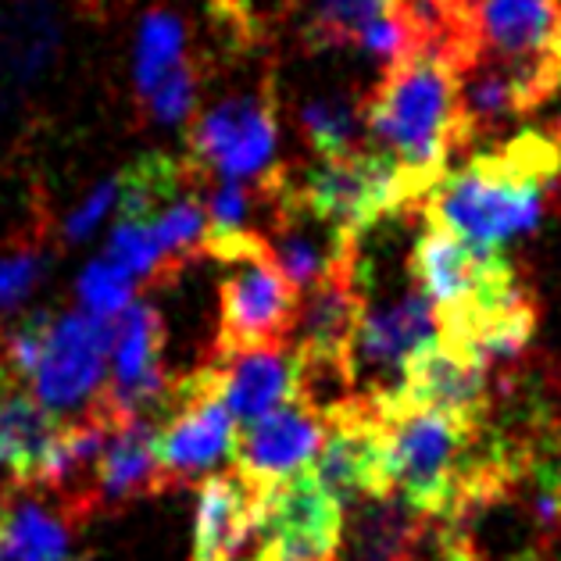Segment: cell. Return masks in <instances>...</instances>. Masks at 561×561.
Returning a JSON list of instances; mask_svg holds the SVG:
<instances>
[{
  "label": "cell",
  "instance_id": "obj_1",
  "mask_svg": "<svg viewBox=\"0 0 561 561\" xmlns=\"http://www.w3.org/2000/svg\"><path fill=\"white\" fill-rule=\"evenodd\" d=\"M561 186V122L554 129L518 133L490 154L444 172L430 190L426 222L455 232L472 248L501 251L512 237L537 229Z\"/></svg>",
  "mask_w": 561,
  "mask_h": 561
},
{
  "label": "cell",
  "instance_id": "obj_2",
  "mask_svg": "<svg viewBox=\"0 0 561 561\" xmlns=\"http://www.w3.org/2000/svg\"><path fill=\"white\" fill-rule=\"evenodd\" d=\"M362 115L365 133L401 169L419 201L447 172L450 154L465 150L455 68L433 54H408L387 65L362 101Z\"/></svg>",
  "mask_w": 561,
  "mask_h": 561
},
{
  "label": "cell",
  "instance_id": "obj_3",
  "mask_svg": "<svg viewBox=\"0 0 561 561\" xmlns=\"http://www.w3.org/2000/svg\"><path fill=\"white\" fill-rule=\"evenodd\" d=\"M382 419L393 490L412 508L436 518L483 455L490 422H461L433 408H401Z\"/></svg>",
  "mask_w": 561,
  "mask_h": 561
},
{
  "label": "cell",
  "instance_id": "obj_4",
  "mask_svg": "<svg viewBox=\"0 0 561 561\" xmlns=\"http://www.w3.org/2000/svg\"><path fill=\"white\" fill-rule=\"evenodd\" d=\"M279 180L308 208L333 218L336 226H344L354 237H362V232L376 229L379 222L404 215L412 204H419L401 169L373 147L340 158H314L305 169L279 165Z\"/></svg>",
  "mask_w": 561,
  "mask_h": 561
},
{
  "label": "cell",
  "instance_id": "obj_5",
  "mask_svg": "<svg viewBox=\"0 0 561 561\" xmlns=\"http://www.w3.org/2000/svg\"><path fill=\"white\" fill-rule=\"evenodd\" d=\"M279 118L272 93H240L201 112L190 126V169L211 180L265 183L279 169Z\"/></svg>",
  "mask_w": 561,
  "mask_h": 561
},
{
  "label": "cell",
  "instance_id": "obj_6",
  "mask_svg": "<svg viewBox=\"0 0 561 561\" xmlns=\"http://www.w3.org/2000/svg\"><path fill=\"white\" fill-rule=\"evenodd\" d=\"M161 419L165 426L154 436V450L165 486L208 476L232 455L237 419L229 415L222 390H218L215 358L172 382Z\"/></svg>",
  "mask_w": 561,
  "mask_h": 561
},
{
  "label": "cell",
  "instance_id": "obj_7",
  "mask_svg": "<svg viewBox=\"0 0 561 561\" xmlns=\"http://www.w3.org/2000/svg\"><path fill=\"white\" fill-rule=\"evenodd\" d=\"M107 344H112L107 319L83 308L54 314L39 362L30 373V393L58 419L90 412L107 379Z\"/></svg>",
  "mask_w": 561,
  "mask_h": 561
},
{
  "label": "cell",
  "instance_id": "obj_8",
  "mask_svg": "<svg viewBox=\"0 0 561 561\" xmlns=\"http://www.w3.org/2000/svg\"><path fill=\"white\" fill-rule=\"evenodd\" d=\"M218 300V354L262 344H286L297 311V290L272 262L265 243L237 254Z\"/></svg>",
  "mask_w": 561,
  "mask_h": 561
},
{
  "label": "cell",
  "instance_id": "obj_9",
  "mask_svg": "<svg viewBox=\"0 0 561 561\" xmlns=\"http://www.w3.org/2000/svg\"><path fill=\"white\" fill-rule=\"evenodd\" d=\"M344 508L330 497L311 469L297 472L262 494L257 551L251 561H336Z\"/></svg>",
  "mask_w": 561,
  "mask_h": 561
},
{
  "label": "cell",
  "instance_id": "obj_10",
  "mask_svg": "<svg viewBox=\"0 0 561 561\" xmlns=\"http://www.w3.org/2000/svg\"><path fill=\"white\" fill-rule=\"evenodd\" d=\"M311 476L330 490V497L347 508L354 501L390 494V450L387 419L365 401L325 419V436L311 461Z\"/></svg>",
  "mask_w": 561,
  "mask_h": 561
},
{
  "label": "cell",
  "instance_id": "obj_11",
  "mask_svg": "<svg viewBox=\"0 0 561 561\" xmlns=\"http://www.w3.org/2000/svg\"><path fill=\"white\" fill-rule=\"evenodd\" d=\"M490 390L494 387H490V373L483 365L436 340L404 365L401 387L379 415L401 412V408H433V412L455 415L461 422H490L494 419Z\"/></svg>",
  "mask_w": 561,
  "mask_h": 561
},
{
  "label": "cell",
  "instance_id": "obj_12",
  "mask_svg": "<svg viewBox=\"0 0 561 561\" xmlns=\"http://www.w3.org/2000/svg\"><path fill=\"white\" fill-rule=\"evenodd\" d=\"M476 54L561 68V0H461Z\"/></svg>",
  "mask_w": 561,
  "mask_h": 561
},
{
  "label": "cell",
  "instance_id": "obj_13",
  "mask_svg": "<svg viewBox=\"0 0 561 561\" xmlns=\"http://www.w3.org/2000/svg\"><path fill=\"white\" fill-rule=\"evenodd\" d=\"M325 422L300 401H286L276 412L248 422V430L232 440V469L257 490H268L297 472L311 469Z\"/></svg>",
  "mask_w": 561,
  "mask_h": 561
},
{
  "label": "cell",
  "instance_id": "obj_14",
  "mask_svg": "<svg viewBox=\"0 0 561 561\" xmlns=\"http://www.w3.org/2000/svg\"><path fill=\"white\" fill-rule=\"evenodd\" d=\"M362 314H365V283L351 257L344 268H336L333 276L308 286L305 297H297L294 325L286 344L305 354L347 358L351 340L362 325Z\"/></svg>",
  "mask_w": 561,
  "mask_h": 561
},
{
  "label": "cell",
  "instance_id": "obj_15",
  "mask_svg": "<svg viewBox=\"0 0 561 561\" xmlns=\"http://www.w3.org/2000/svg\"><path fill=\"white\" fill-rule=\"evenodd\" d=\"M61 430L65 419L50 415L19 379L0 373V472L11 486L44 483Z\"/></svg>",
  "mask_w": 561,
  "mask_h": 561
},
{
  "label": "cell",
  "instance_id": "obj_16",
  "mask_svg": "<svg viewBox=\"0 0 561 561\" xmlns=\"http://www.w3.org/2000/svg\"><path fill=\"white\" fill-rule=\"evenodd\" d=\"M218 390L237 422H254L279 404L297 401V351L290 344H262L215 354Z\"/></svg>",
  "mask_w": 561,
  "mask_h": 561
},
{
  "label": "cell",
  "instance_id": "obj_17",
  "mask_svg": "<svg viewBox=\"0 0 561 561\" xmlns=\"http://www.w3.org/2000/svg\"><path fill=\"white\" fill-rule=\"evenodd\" d=\"M340 526L336 561H415L422 551L430 515L412 508L397 490L347 504Z\"/></svg>",
  "mask_w": 561,
  "mask_h": 561
},
{
  "label": "cell",
  "instance_id": "obj_18",
  "mask_svg": "<svg viewBox=\"0 0 561 561\" xmlns=\"http://www.w3.org/2000/svg\"><path fill=\"white\" fill-rule=\"evenodd\" d=\"M262 494L237 469L204 476L197 490L194 558L190 561H237L262 518Z\"/></svg>",
  "mask_w": 561,
  "mask_h": 561
},
{
  "label": "cell",
  "instance_id": "obj_19",
  "mask_svg": "<svg viewBox=\"0 0 561 561\" xmlns=\"http://www.w3.org/2000/svg\"><path fill=\"white\" fill-rule=\"evenodd\" d=\"M158 426L150 419H126L112 422L107 440L101 447L98 469H93V497L98 501H129L158 494L165 486L158 450H154Z\"/></svg>",
  "mask_w": 561,
  "mask_h": 561
},
{
  "label": "cell",
  "instance_id": "obj_20",
  "mask_svg": "<svg viewBox=\"0 0 561 561\" xmlns=\"http://www.w3.org/2000/svg\"><path fill=\"white\" fill-rule=\"evenodd\" d=\"M68 543L72 529L61 512L15 486L0 490V554L8 561H68Z\"/></svg>",
  "mask_w": 561,
  "mask_h": 561
},
{
  "label": "cell",
  "instance_id": "obj_21",
  "mask_svg": "<svg viewBox=\"0 0 561 561\" xmlns=\"http://www.w3.org/2000/svg\"><path fill=\"white\" fill-rule=\"evenodd\" d=\"M297 126L311 144L314 158H340L365 150V115L362 101L347 98V93H330V98H311L300 104Z\"/></svg>",
  "mask_w": 561,
  "mask_h": 561
},
{
  "label": "cell",
  "instance_id": "obj_22",
  "mask_svg": "<svg viewBox=\"0 0 561 561\" xmlns=\"http://www.w3.org/2000/svg\"><path fill=\"white\" fill-rule=\"evenodd\" d=\"M190 186L183 190V194H175L165 208H158L147 218L150 232H154V240H158L161 262H165V276H175V272H183L197 254H204L208 218H204L201 197Z\"/></svg>",
  "mask_w": 561,
  "mask_h": 561
},
{
  "label": "cell",
  "instance_id": "obj_23",
  "mask_svg": "<svg viewBox=\"0 0 561 561\" xmlns=\"http://www.w3.org/2000/svg\"><path fill=\"white\" fill-rule=\"evenodd\" d=\"M180 61H186V22L169 8L147 11L133 50V83L140 98Z\"/></svg>",
  "mask_w": 561,
  "mask_h": 561
},
{
  "label": "cell",
  "instance_id": "obj_24",
  "mask_svg": "<svg viewBox=\"0 0 561 561\" xmlns=\"http://www.w3.org/2000/svg\"><path fill=\"white\" fill-rule=\"evenodd\" d=\"M397 0H319L305 25L311 47H351L368 22L390 15Z\"/></svg>",
  "mask_w": 561,
  "mask_h": 561
},
{
  "label": "cell",
  "instance_id": "obj_25",
  "mask_svg": "<svg viewBox=\"0 0 561 561\" xmlns=\"http://www.w3.org/2000/svg\"><path fill=\"white\" fill-rule=\"evenodd\" d=\"M101 257H107L115 268L126 272L133 283L165 279V262H161L158 240L150 232L147 218H118Z\"/></svg>",
  "mask_w": 561,
  "mask_h": 561
},
{
  "label": "cell",
  "instance_id": "obj_26",
  "mask_svg": "<svg viewBox=\"0 0 561 561\" xmlns=\"http://www.w3.org/2000/svg\"><path fill=\"white\" fill-rule=\"evenodd\" d=\"M76 297L83 311L112 322L118 311H126L136 300V283L122 268L107 262V257H93V262H87L83 272H79Z\"/></svg>",
  "mask_w": 561,
  "mask_h": 561
},
{
  "label": "cell",
  "instance_id": "obj_27",
  "mask_svg": "<svg viewBox=\"0 0 561 561\" xmlns=\"http://www.w3.org/2000/svg\"><path fill=\"white\" fill-rule=\"evenodd\" d=\"M197 90H201V79L194 65L180 61L175 68H169V72L144 93L150 118H154L158 126H183L197 107Z\"/></svg>",
  "mask_w": 561,
  "mask_h": 561
},
{
  "label": "cell",
  "instance_id": "obj_28",
  "mask_svg": "<svg viewBox=\"0 0 561 561\" xmlns=\"http://www.w3.org/2000/svg\"><path fill=\"white\" fill-rule=\"evenodd\" d=\"M47 276V254L39 248H22L0 254V311H19Z\"/></svg>",
  "mask_w": 561,
  "mask_h": 561
},
{
  "label": "cell",
  "instance_id": "obj_29",
  "mask_svg": "<svg viewBox=\"0 0 561 561\" xmlns=\"http://www.w3.org/2000/svg\"><path fill=\"white\" fill-rule=\"evenodd\" d=\"M50 311H36L25 322H19L15 330L4 340V358H0V373H8L11 379H30V373L39 362V351H44V340L50 330Z\"/></svg>",
  "mask_w": 561,
  "mask_h": 561
},
{
  "label": "cell",
  "instance_id": "obj_30",
  "mask_svg": "<svg viewBox=\"0 0 561 561\" xmlns=\"http://www.w3.org/2000/svg\"><path fill=\"white\" fill-rule=\"evenodd\" d=\"M115 204H118V180H104L101 186H93L90 194L76 204L72 211L65 215V226H61V237L68 243H83L90 240L93 232L101 229V222L107 215L115 211Z\"/></svg>",
  "mask_w": 561,
  "mask_h": 561
},
{
  "label": "cell",
  "instance_id": "obj_31",
  "mask_svg": "<svg viewBox=\"0 0 561 561\" xmlns=\"http://www.w3.org/2000/svg\"><path fill=\"white\" fill-rule=\"evenodd\" d=\"M294 0H215V15L226 19L240 36H262L268 22L283 19Z\"/></svg>",
  "mask_w": 561,
  "mask_h": 561
},
{
  "label": "cell",
  "instance_id": "obj_32",
  "mask_svg": "<svg viewBox=\"0 0 561 561\" xmlns=\"http://www.w3.org/2000/svg\"><path fill=\"white\" fill-rule=\"evenodd\" d=\"M354 44L373 54V58H379L382 65H393V61H401L412 54V36H408V25L401 22L397 11H390V15H382L376 22H368Z\"/></svg>",
  "mask_w": 561,
  "mask_h": 561
},
{
  "label": "cell",
  "instance_id": "obj_33",
  "mask_svg": "<svg viewBox=\"0 0 561 561\" xmlns=\"http://www.w3.org/2000/svg\"><path fill=\"white\" fill-rule=\"evenodd\" d=\"M551 561H561V543H558L554 551H551Z\"/></svg>",
  "mask_w": 561,
  "mask_h": 561
},
{
  "label": "cell",
  "instance_id": "obj_34",
  "mask_svg": "<svg viewBox=\"0 0 561 561\" xmlns=\"http://www.w3.org/2000/svg\"><path fill=\"white\" fill-rule=\"evenodd\" d=\"M558 194H561V186H558Z\"/></svg>",
  "mask_w": 561,
  "mask_h": 561
}]
</instances>
